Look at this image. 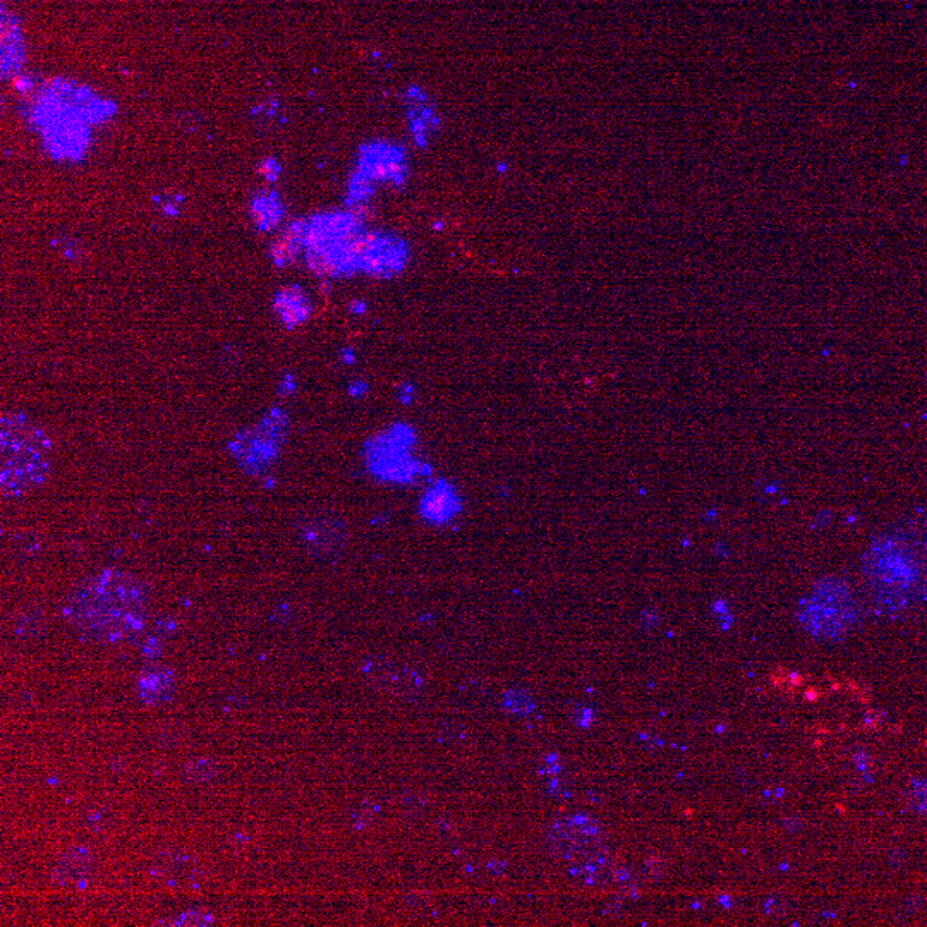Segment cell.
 Segmentation results:
<instances>
[{
  "label": "cell",
  "mask_w": 927,
  "mask_h": 927,
  "mask_svg": "<svg viewBox=\"0 0 927 927\" xmlns=\"http://www.w3.org/2000/svg\"><path fill=\"white\" fill-rule=\"evenodd\" d=\"M275 313L286 327H299L308 322L313 306L305 290L297 286L286 287L275 296Z\"/></svg>",
  "instance_id": "cell-10"
},
{
  "label": "cell",
  "mask_w": 927,
  "mask_h": 927,
  "mask_svg": "<svg viewBox=\"0 0 927 927\" xmlns=\"http://www.w3.org/2000/svg\"><path fill=\"white\" fill-rule=\"evenodd\" d=\"M93 869L95 859L91 850L76 845L60 854L53 866L52 879L60 886H79L91 878Z\"/></svg>",
  "instance_id": "cell-8"
},
{
  "label": "cell",
  "mask_w": 927,
  "mask_h": 927,
  "mask_svg": "<svg viewBox=\"0 0 927 927\" xmlns=\"http://www.w3.org/2000/svg\"><path fill=\"white\" fill-rule=\"evenodd\" d=\"M416 433L411 426H395L388 435H383L379 443L382 464H376L379 476L407 485L428 477L432 470L423 458L416 457Z\"/></svg>",
  "instance_id": "cell-3"
},
{
  "label": "cell",
  "mask_w": 927,
  "mask_h": 927,
  "mask_svg": "<svg viewBox=\"0 0 927 927\" xmlns=\"http://www.w3.org/2000/svg\"><path fill=\"white\" fill-rule=\"evenodd\" d=\"M49 436L30 417L8 413L0 420V489L4 499H19L42 485L50 471Z\"/></svg>",
  "instance_id": "cell-2"
},
{
  "label": "cell",
  "mask_w": 927,
  "mask_h": 927,
  "mask_svg": "<svg viewBox=\"0 0 927 927\" xmlns=\"http://www.w3.org/2000/svg\"><path fill=\"white\" fill-rule=\"evenodd\" d=\"M147 612V588L135 575L116 569L85 579L65 604V617L72 628L106 642L141 629Z\"/></svg>",
  "instance_id": "cell-1"
},
{
  "label": "cell",
  "mask_w": 927,
  "mask_h": 927,
  "mask_svg": "<svg viewBox=\"0 0 927 927\" xmlns=\"http://www.w3.org/2000/svg\"><path fill=\"white\" fill-rule=\"evenodd\" d=\"M286 426L284 414H270V417L262 421L252 432L239 436V447H234V452L240 461L252 466L272 461L280 448Z\"/></svg>",
  "instance_id": "cell-4"
},
{
  "label": "cell",
  "mask_w": 927,
  "mask_h": 927,
  "mask_svg": "<svg viewBox=\"0 0 927 927\" xmlns=\"http://www.w3.org/2000/svg\"><path fill=\"white\" fill-rule=\"evenodd\" d=\"M210 923V917L205 916V914L195 913V910H191V913L183 914V916L179 917V920H177L176 924H188V926H198V924Z\"/></svg>",
  "instance_id": "cell-18"
},
{
  "label": "cell",
  "mask_w": 927,
  "mask_h": 927,
  "mask_svg": "<svg viewBox=\"0 0 927 927\" xmlns=\"http://www.w3.org/2000/svg\"><path fill=\"white\" fill-rule=\"evenodd\" d=\"M172 691L174 675L166 667L154 664L139 675L138 692L145 702L158 704V702L167 701L172 696Z\"/></svg>",
  "instance_id": "cell-11"
},
{
  "label": "cell",
  "mask_w": 927,
  "mask_h": 927,
  "mask_svg": "<svg viewBox=\"0 0 927 927\" xmlns=\"http://www.w3.org/2000/svg\"><path fill=\"white\" fill-rule=\"evenodd\" d=\"M282 208L278 205V199L275 196L270 198H258L253 204V218L258 224L259 229H270L280 220Z\"/></svg>",
  "instance_id": "cell-14"
},
{
  "label": "cell",
  "mask_w": 927,
  "mask_h": 927,
  "mask_svg": "<svg viewBox=\"0 0 927 927\" xmlns=\"http://www.w3.org/2000/svg\"><path fill=\"white\" fill-rule=\"evenodd\" d=\"M414 395H416V392H414V387L411 383H406V385L402 387V391L398 392V397H401V401L404 402V404H411Z\"/></svg>",
  "instance_id": "cell-20"
},
{
  "label": "cell",
  "mask_w": 927,
  "mask_h": 927,
  "mask_svg": "<svg viewBox=\"0 0 927 927\" xmlns=\"http://www.w3.org/2000/svg\"><path fill=\"white\" fill-rule=\"evenodd\" d=\"M344 530L337 521L327 517H313L300 527V540L305 541L312 552L319 555L335 553L344 543Z\"/></svg>",
  "instance_id": "cell-9"
},
{
  "label": "cell",
  "mask_w": 927,
  "mask_h": 927,
  "mask_svg": "<svg viewBox=\"0 0 927 927\" xmlns=\"http://www.w3.org/2000/svg\"><path fill=\"white\" fill-rule=\"evenodd\" d=\"M306 233H308V224L296 221L275 240L272 246V259L278 267L289 265L299 255L300 249L305 248Z\"/></svg>",
  "instance_id": "cell-12"
},
{
  "label": "cell",
  "mask_w": 927,
  "mask_h": 927,
  "mask_svg": "<svg viewBox=\"0 0 927 927\" xmlns=\"http://www.w3.org/2000/svg\"><path fill=\"white\" fill-rule=\"evenodd\" d=\"M366 177L376 180H394L401 183L406 176V166L402 157L395 154H378L369 160L365 169Z\"/></svg>",
  "instance_id": "cell-13"
},
{
  "label": "cell",
  "mask_w": 927,
  "mask_h": 927,
  "mask_svg": "<svg viewBox=\"0 0 927 927\" xmlns=\"http://www.w3.org/2000/svg\"><path fill=\"white\" fill-rule=\"evenodd\" d=\"M363 673L373 686L391 694L413 696L420 692L421 680L416 672L391 658H366Z\"/></svg>",
  "instance_id": "cell-5"
},
{
  "label": "cell",
  "mask_w": 927,
  "mask_h": 927,
  "mask_svg": "<svg viewBox=\"0 0 927 927\" xmlns=\"http://www.w3.org/2000/svg\"><path fill=\"white\" fill-rule=\"evenodd\" d=\"M150 872L170 888H189L201 878L198 860L185 850H162L154 857Z\"/></svg>",
  "instance_id": "cell-7"
},
{
  "label": "cell",
  "mask_w": 927,
  "mask_h": 927,
  "mask_svg": "<svg viewBox=\"0 0 927 927\" xmlns=\"http://www.w3.org/2000/svg\"><path fill=\"white\" fill-rule=\"evenodd\" d=\"M417 509L425 521L442 526L461 514L464 502H462L461 492L452 485L451 481L438 477L426 486L425 492L420 496Z\"/></svg>",
  "instance_id": "cell-6"
},
{
  "label": "cell",
  "mask_w": 927,
  "mask_h": 927,
  "mask_svg": "<svg viewBox=\"0 0 927 927\" xmlns=\"http://www.w3.org/2000/svg\"><path fill=\"white\" fill-rule=\"evenodd\" d=\"M14 631L19 638H38L43 631L42 613L38 612V610H23L14 619Z\"/></svg>",
  "instance_id": "cell-16"
},
{
  "label": "cell",
  "mask_w": 927,
  "mask_h": 927,
  "mask_svg": "<svg viewBox=\"0 0 927 927\" xmlns=\"http://www.w3.org/2000/svg\"><path fill=\"white\" fill-rule=\"evenodd\" d=\"M218 775V766L210 758H195L186 762L185 777L191 783H208Z\"/></svg>",
  "instance_id": "cell-15"
},
{
  "label": "cell",
  "mask_w": 927,
  "mask_h": 927,
  "mask_svg": "<svg viewBox=\"0 0 927 927\" xmlns=\"http://www.w3.org/2000/svg\"><path fill=\"white\" fill-rule=\"evenodd\" d=\"M110 822V812L109 809L106 808H93L87 812V818H85V826H87L88 830L100 831L103 828H107Z\"/></svg>",
  "instance_id": "cell-17"
},
{
  "label": "cell",
  "mask_w": 927,
  "mask_h": 927,
  "mask_svg": "<svg viewBox=\"0 0 927 927\" xmlns=\"http://www.w3.org/2000/svg\"><path fill=\"white\" fill-rule=\"evenodd\" d=\"M259 172L264 174L267 179L274 180L275 177L278 176V167L275 166L274 160H267V162L262 166V169H259Z\"/></svg>",
  "instance_id": "cell-19"
}]
</instances>
